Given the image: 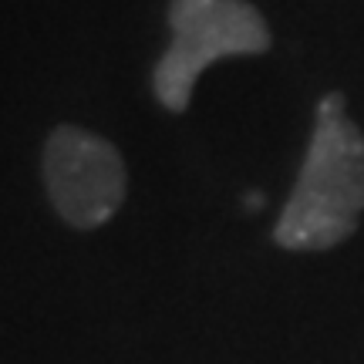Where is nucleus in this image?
I'll list each match as a JSON object with an SVG mask.
<instances>
[{"instance_id": "39448f33", "label": "nucleus", "mask_w": 364, "mask_h": 364, "mask_svg": "<svg viewBox=\"0 0 364 364\" xmlns=\"http://www.w3.org/2000/svg\"><path fill=\"white\" fill-rule=\"evenodd\" d=\"M247 209H263V193H250L247 196Z\"/></svg>"}, {"instance_id": "f257e3e1", "label": "nucleus", "mask_w": 364, "mask_h": 364, "mask_svg": "<svg viewBox=\"0 0 364 364\" xmlns=\"http://www.w3.org/2000/svg\"><path fill=\"white\" fill-rule=\"evenodd\" d=\"M364 213V135L348 115L317 118L297 186L277 220L284 250H331L351 240Z\"/></svg>"}, {"instance_id": "7ed1b4c3", "label": "nucleus", "mask_w": 364, "mask_h": 364, "mask_svg": "<svg viewBox=\"0 0 364 364\" xmlns=\"http://www.w3.org/2000/svg\"><path fill=\"white\" fill-rule=\"evenodd\" d=\"M41 169L51 206L75 230H98L125 203L129 176L118 149L81 125H58L48 135Z\"/></svg>"}, {"instance_id": "f03ea898", "label": "nucleus", "mask_w": 364, "mask_h": 364, "mask_svg": "<svg viewBox=\"0 0 364 364\" xmlns=\"http://www.w3.org/2000/svg\"><path fill=\"white\" fill-rule=\"evenodd\" d=\"M172 44L156 61L152 88L162 108L186 112L199 75L220 58L270 51V27L247 0H169Z\"/></svg>"}, {"instance_id": "20e7f679", "label": "nucleus", "mask_w": 364, "mask_h": 364, "mask_svg": "<svg viewBox=\"0 0 364 364\" xmlns=\"http://www.w3.org/2000/svg\"><path fill=\"white\" fill-rule=\"evenodd\" d=\"M344 108H348L344 95H341V91H331V95H324L321 105H317V118H341Z\"/></svg>"}]
</instances>
